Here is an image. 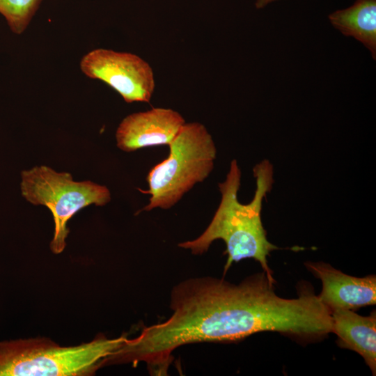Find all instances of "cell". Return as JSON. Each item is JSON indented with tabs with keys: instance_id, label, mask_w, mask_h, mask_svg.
I'll return each instance as SVG.
<instances>
[{
	"instance_id": "9c48e42d",
	"label": "cell",
	"mask_w": 376,
	"mask_h": 376,
	"mask_svg": "<svg viewBox=\"0 0 376 376\" xmlns=\"http://www.w3.org/2000/svg\"><path fill=\"white\" fill-rule=\"evenodd\" d=\"M333 330L338 346L360 354L373 375L376 373V313L360 315L352 310L331 311Z\"/></svg>"
},
{
	"instance_id": "ba28073f",
	"label": "cell",
	"mask_w": 376,
	"mask_h": 376,
	"mask_svg": "<svg viewBox=\"0 0 376 376\" xmlns=\"http://www.w3.org/2000/svg\"><path fill=\"white\" fill-rule=\"evenodd\" d=\"M322 282L320 301L330 311L334 309L356 310L376 304L375 274L356 277L343 273L324 262L304 263Z\"/></svg>"
},
{
	"instance_id": "8fae6325",
	"label": "cell",
	"mask_w": 376,
	"mask_h": 376,
	"mask_svg": "<svg viewBox=\"0 0 376 376\" xmlns=\"http://www.w3.org/2000/svg\"><path fill=\"white\" fill-rule=\"evenodd\" d=\"M42 0H0V14L10 30L22 33L29 25Z\"/></svg>"
},
{
	"instance_id": "8992f818",
	"label": "cell",
	"mask_w": 376,
	"mask_h": 376,
	"mask_svg": "<svg viewBox=\"0 0 376 376\" xmlns=\"http://www.w3.org/2000/svg\"><path fill=\"white\" fill-rule=\"evenodd\" d=\"M79 66L86 77L106 83L127 103L150 102L155 86L154 73L138 55L97 48L82 56Z\"/></svg>"
},
{
	"instance_id": "30bf717a",
	"label": "cell",
	"mask_w": 376,
	"mask_h": 376,
	"mask_svg": "<svg viewBox=\"0 0 376 376\" xmlns=\"http://www.w3.org/2000/svg\"><path fill=\"white\" fill-rule=\"evenodd\" d=\"M330 23L344 36L361 42L376 58V0H356L352 6L328 16Z\"/></svg>"
},
{
	"instance_id": "3957f363",
	"label": "cell",
	"mask_w": 376,
	"mask_h": 376,
	"mask_svg": "<svg viewBox=\"0 0 376 376\" xmlns=\"http://www.w3.org/2000/svg\"><path fill=\"white\" fill-rule=\"evenodd\" d=\"M127 338L100 336L75 346L45 338L0 341V376L93 375Z\"/></svg>"
},
{
	"instance_id": "6da1fadb",
	"label": "cell",
	"mask_w": 376,
	"mask_h": 376,
	"mask_svg": "<svg viewBox=\"0 0 376 376\" xmlns=\"http://www.w3.org/2000/svg\"><path fill=\"white\" fill-rule=\"evenodd\" d=\"M170 308L166 320L127 339V363L144 362L150 373L164 375L173 351L187 344L236 341L262 331L311 340L333 330L331 311L311 286L300 288L297 298H283L264 271L237 284L212 276L187 279L173 287Z\"/></svg>"
},
{
	"instance_id": "7c38bea8",
	"label": "cell",
	"mask_w": 376,
	"mask_h": 376,
	"mask_svg": "<svg viewBox=\"0 0 376 376\" xmlns=\"http://www.w3.org/2000/svg\"><path fill=\"white\" fill-rule=\"evenodd\" d=\"M276 1L277 0H256L255 6L257 9L263 8L270 3Z\"/></svg>"
},
{
	"instance_id": "277c9868",
	"label": "cell",
	"mask_w": 376,
	"mask_h": 376,
	"mask_svg": "<svg viewBox=\"0 0 376 376\" xmlns=\"http://www.w3.org/2000/svg\"><path fill=\"white\" fill-rule=\"evenodd\" d=\"M169 157L147 175L150 201L143 211L167 210L193 187L205 180L214 168L217 148L211 134L201 123H185L169 145Z\"/></svg>"
},
{
	"instance_id": "7a4b0ae2",
	"label": "cell",
	"mask_w": 376,
	"mask_h": 376,
	"mask_svg": "<svg viewBox=\"0 0 376 376\" xmlns=\"http://www.w3.org/2000/svg\"><path fill=\"white\" fill-rule=\"evenodd\" d=\"M253 171L256 185L254 196L249 203L242 204L237 198L241 171L237 161L233 159L225 180L218 185L221 201L210 224L197 238L178 246L194 255H202L214 241L221 240L228 255L224 274L233 263L253 258L260 263L269 281L275 283L267 257L279 247L268 240L261 218L263 202L274 183L273 166L265 159L256 164Z\"/></svg>"
},
{
	"instance_id": "52a82bcc",
	"label": "cell",
	"mask_w": 376,
	"mask_h": 376,
	"mask_svg": "<svg viewBox=\"0 0 376 376\" xmlns=\"http://www.w3.org/2000/svg\"><path fill=\"white\" fill-rule=\"evenodd\" d=\"M185 123L172 109L152 108L127 116L116 132L118 148L132 152L143 148L169 145Z\"/></svg>"
},
{
	"instance_id": "5b68a950",
	"label": "cell",
	"mask_w": 376,
	"mask_h": 376,
	"mask_svg": "<svg viewBox=\"0 0 376 376\" xmlns=\"http://www.w3.org/2000/svg\"><path fill=\"white\" fill-rule=\"evenodd\" d=\"M21 191L29 202L45 205L52 212L54 230L50 249L56 254L65 248L68 221L79 210L91 204L103 206L111 200L107 187L91 181H74L70 173H58L46 166L24 171Z\"/></svg>"
}]
</instances>
